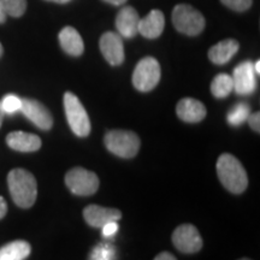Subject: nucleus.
Returning <instances> with one entry per match:
<instances>
[{
  "label": "nucleus",
  "instance_id": "obj_34",
  "mask_svg": "<svg viewBox=\"0 0 260 260\" xmlns=\"http://www.w3.org/2000/svg\"><path fill=\"white\" fill-rule=\"evenodd\" d=\"M4 115H5V113L3 112L2 106H0V126H2V124H3V119H4Z\"/></svg>",
  "mask_w": 260,
  "mask_h": 260
},
{
  "label": "nucleus",
  "instance_id": "obj_10",
  "mask_svg": "<svg viewBox=\"0 0 260 260\" xmlns=\"http://www.w3.org/2000/svg\"><path fill=\"white\" fill-rule=\"evenodd\" d=\"M21 112L39 129L48 130L53 125V118H52L51 112L44 104L38 100L22 99Z\"/></svg>",
  "mask_w": 260,
  "mask_h": 260
},
{
  "label": "nucleus",
  "instance_id": "obj_2",
  "mask_svg": "<svg viewBox=\"0 0 260 260\" xmlns=\"http://www.w3.org/2000/svg\"><path fill=\"white\" fill-rule=\"evenodd\" d=\"M217 175L228 190L234 194H241L248 186V177L242 164L236 157L224 153L217 160Z\"/></svg>",
  "mask_w": 260,
  "mask_h": 260
},
{
  "label": "nucleus",
  "instance_id": "obj_33",
  "mask_svg": "<svg viewBox=\"0 0 260 260\" xmlns=\"http://www.w3.org/2000/svg\"><path fill=\"white\" fill-rule=\"evenodd\" d=\"M47 2L57 3V4H65V3H69L70 0H47Z\"/></svg>",
  "mask_w": 260,
  "mask_h": 260
},
{
  "label": "nucleus",
  "instance_id": "obj_16",
  "mask_svg": "<svg viewBox=\"0 0 260 260\" xmlns=\"http://www.w3.org/2000/svg\"><path fill=\"white\" fill-rule=\"evenodd\" d=\"M6 144L18 152H35L41 147V139L30 133L14 132L6 136Z\"/></svg>",
  "mask_w": 260,
  "mask_h": 260
},
{
  "label": "nucleus",
  "instance_id": "obj_3",
  "mask_svg": "<svg viewBox=\"0 0 260 260\" xmlns=\"http://www.w3.org/2000/svg\"><path fill=\"white\" fill-rule=\"evenodd\" d=\"M104 142L111 153L125 159L134 158L141 145L139 136L128 130H111L105 135Z\"/></svg>",
  "mask_w": 260,
  "mask_h": 260
},
{
  "label": "nucleus",
  "instance_id": "obj_4",
  "mask_svg": "<svg viewBox=\"0 0 260 260\" xmlns=\"http://www.w3.org/2000/svg\"><path fill=\"white\" fill-rule=\"evenodd\" d=\"M64 109L68 123L75 135L86 138L90 133V122L88 113L84 109L80 99L74 93L67 92L64 94Z\"/></svg>",
  "mask_w": 260,
  "mask_h": 260
},
{
  "label": "nucleus",
  "instance_id": "obj_23",
  "mask_svg": "<svg viewBox=\"0 0 260 260\" xmlns=\"http://www.w3.org/2000/svg\"><path fill=\"white\" fill-rule=\"evenodd\" d=\"M0 8L12 17H21L27 9V0H0Z\"/></svg>",
  "mask_w": 260,
  "mask_h": 260
},
{
  "label": "nucleus",
  "instance_id": "obj_12",
  "mask_svg": "<svg viewBox=\"0 0 260 260\" xmlns=\"http://www.w3.org/2000/svg\"><path fill=\"white\" fill-rule=\"evenodd\" d=\"M83 217L90 226L102 228L109 222H118L122 218V212L116 209H109L99 205H89L83 211Z\"/></svg>",
  "mask_w": 260,
  "mask_h": 260
},
{
  "label": "nucleus",
  "instance_id": "obj_5",
  "mask_svg": "<svg viewBox=\"0 0 260 260\" xmlns=\"http://www.w3.org/2000/svg\"><path fill=\"white\" fill-rule=\"evenodd\" d=\"M172 23L176 30L188 37H197L205 28V18L193 6L180 4L172 11Z\"/></svg>",
  "mask_w": 260,
  "mask_h": 260
},
{
  "label": "nucleus",
  "instance_id": "obj_26",
  "mask_svg": "<svg viewBox=\"0 0 260 260\" xmlns=\"http://www.w3.org/2000/svg\"><path fill=\"white\" fill-rule=\"evenodd\" d=\"M119 226H118V223L117 222H109L106 223L105 225L102 226V230H103V236L106 237V239H111L117 234L118 232Z\"/></svg>",
  "mask_w": 260,
  "mask_h": 260
},
{
  "label": "nucleus",
  "instance_id": "obj_6",
  "mask_svg": "<svg viewBox=\"0 0 260 260\" xmlns=\"http://www.w3.org/2000/svg\"><path fill=\"white\" fill-rule=\"evenodd\" d=\"M160 65L153 57H146L136 65L133 74V84L140 92L154 89L160 81Z\"/></svg>",
  "mask_w": 260,
  "mask_h": 260
},
{
  "label": "nucleus",
  "instance_id": "obj_8",
  "mask_svg": "<svg viewBox=\"0 0 260 260\" xmlns=\"http://www.w3.org/2000/svg\"><path fill=\"white\" fill-rule=\"evenodd\" d=\"M172 242L178 251L188 254L199 252L203 248V239L200 233L191 224H182L177 226L172 234Z\"/></svg>",
  "mask_w": 260,
  "mask_h": 260
},
{
  "label": "nucleus",
  "instance_id": "obj_1",
  "mask_svg": "<svg viewBox=\"0 0 260 260\" xmlns=\"http://www.w3.org/2000/svg\"><path fill=\"white\" fill-rule=\"evenodd\" d=\"M12 200L22 209H29L37 201L38 184L35 177L24 169H14L8 176Z\"/></svg>",
  "mask_w": 260,
  "mask_h": 260
},
{
  "label": "nucleus",
  "instance_id": "obj_13",
  "mask_svg": "<svg viewBox=\"0 0 260 260\" xmlns=\"http://www.w3.org/2000/svg\"><path fill=\"white\" fill-rule=\"evenodd\" d=\"M178 118L187 123L201 122L206 117V107L194 98H183L176 106Z\"/></svg>",
  "mask_w": 260,
  "mask_h": 260
},
{
  "label": "nucleus",
  "instance_id": "obj_11",
  "mask_svg": "<svg viewBox=\"0 0 260 260\" xmlns=\"http://www.w3.org/2000/svg\"><path fill=\"white\" fill-rule=\"evenodd\" d=\"M100 51L107 60V63L117 67L124 60V46L121 37L116 32L107 31L100 38Z\"/></svg>",
  "mask_w": 260,
  "mask_h": 260
},
{
  "label": "nucleus",
  "instance_id": "obj_29",
  "mask_svg": "<svg viewBox=\"0 0 260 260\" xmlns=\"http://www.w3.org/2000/svg\"><path fill=\"white\" fill-rule=\"evenodd\" d=\"M154 260H176V258H175L171 253L162 252V253H160V254H158L157 256H155Z\"/></svg>",
  "mask_w": 260,
  "mask_h": 260
},
{
  "label": "nucleus",
  "instance_id": "obj_30",
  "mask_svg": "<svg viewBox=\"0 0 260 260\" xmlns=\"http://www.w3.org/2000/svg\"><path fill=\"white\" fill-rule=\"evenodd\" d=\"M104 2L110 3V4H112V5H123L126 0H104Z\"/></svg>",
  "mask_w": 260,
  "mask_h": 260
},
{
  "label": "nucleus",
  "instance_id": "obj_15",
  "mask_svg": "<svg viewBox=\"0 0 260 260\" xmlns=\"http://www.w3.org/2000/svg\"><path fill=\"white\" fill-rule=\"evenodd\" d=\"M164 27V14L160 10H152L146 17L140 19L139 32L146 39H157L161 35Z\"/></svg>",
  "mask_w": 260,
  "mask_h": 260
},
{
  "label": "nucleus",
  "instance_id": "obj_19",
  "mask_svg": "<svg viewBox=\"0 0 260 260\" xmlns=\"http://www.w3.org/2000/svg\"><path fill=\"white\" fill-rule=\"evenodd\" d=\"M30 252L31 247L27 241H12L0 248V260H25Z\"/></svg>",
  "mask_w": 260,
  "mask_h": 260
},
{
  "label": "nucleus",
  "instance_id": "obj_31",
  "mask_svg": "<svg viewBox=\"0 0 260 260\" xmlns=\"http://www.w3.org/2000/svg\"><path fill=\"white\" fill-rule=\"evenodd\" d=\"M253 67H254L255 74L259 75V73H260V60H256L255 63H253Z\"/></svg>",
  "mask_w": 260,
  "mask_h": 260
},
{
  "label": "nucleus",
  "instance_id": "obj_22",
  "mask_svg": "<svg viewBox=\"0 0 260 260\" xmlns=\"http://www.w3.org/2000/svg\"><path fill=\"white\" fill-rule=\"evenodd\" d=\"M89 260H116L115 246L109 242L99 243L90 252Z\"/></svg>",
  "mask_w": 260,
  "mask_h": 260
},
{
  "label": "nucleus",
  "instance_id": "obj_20",
  "mask_svg": "<svg viewBox=\"0 0 260 260\" xmlns=\"http://www.w3.org/2000/svg\"><path fill=\"white\" fill-rule=\"evenodd\" d=\"M234 90L233 77L228 74H219L214 77L211 83V93L214 98L223 99Z\"/></svg>",
  "mask_w": 260,
  "mask_h": 260
},
{
  "label": "nucleus",
  "instance_id": "obj_21",
  "mask_svg": "<svg viewBox=\"0 0 260 260\" xmlns=\"http://www.w3.org/2000/svg\"><path fill=\"white\" fill-rule=\"evenodd\" d=\"M249 115H251L249 106L247 105L246 103H240L230 110L226 116V119L230 125L239 126L247 121V118H248Z\"/></svg>",
  "mask_w": 260,
  "mask_h": 260
},
{
  "label": "nucleus",
  "instance_id": "obj_7",
  "mask_svg": "<svg viewBox=\"0 0 260 260\" xmlns=\"http://www.w3.org/2000/svg\"><path fill=\"white\" fill-rule=\"evenodd\" d=\"M65 184L71 193L81 197H89L99 189V177L83 168H74L65 176Z\"/></svg>",
  "mask_w": 260,
  "mask_h": 260
},
{
  "label": "nucleus",
  "instance_id": "obj_35",
  "mask_svg": "<svg viewBox=\"0 0 260 260\" xmlns=\"http://www.w3.org/2000/svg\"><path fill=\"white\" fill-rule=\"evenodd\" d=\"M3 56V46H2V44H0V57Z\"/></svg>",
  "mask_w": 260,
  "mask_h": 260
},
{
  "label": "nucleus",
  "instance_id": "obj_24",
  "mask_svg": "<svg viewBox=\"0 0 260 260\" xmlns=\"http://www.w3.org/2000/svg\"><path fill=\"white\" fill-rule=\"evenodd\" d=\"M0 106H2L3 112L6 115H14V113L21 111L22 99L15 94H8L0 100Z\"/></svg>",
  "mask_w": 260,
  "mask_h": 260
},
{
  "label": "nucleus",
  "instance_id": "obj_18",
  "mask_svg": "<svg viewBox=\"0 0 260 260\" xmlns=\"http://www.w3.org/2000/svg\"><path fill=\"white\" fill-rule=\"evenodd\" d=\"M59 42L63 50L73 57H79L83 53L84 44L80 32L73 27H65L59 32Z\"/></svg>",
  "mask_w": 260,
  "mask_h": 260
},
{
  "label": "nucleus",
  "instance_id": "obj_36",
  "mask_svg": "<svg viewBox=\"0 0 260 260\" xmlns=\"http://www.w3.org/2000/svg\"><path fill=\"white\" fill-rule=\"evenodd\" d=\"M240 260H251V259H247V258H243V259H240Z\"/></svg>",
  "mask_w": 260,
  "mask_h": 260
},
{
  "label": "nucleus",
  "instance_id": "obj_25",
  "mask_svg": "<svg viewBox=\"0 0 260 260\" xmlns=\"http://www.w3.org/2000/svg\"><path fill=\"white\" fill-rule=\"evenodd\" d=\"M220 2L234 11L243 12L251 8L253 0H220Z\"/></svg>",
  "mask_w": 260,
  "mask_h": 260
},
{
  "label": "nucleus",
  "instance_id": "obj_32",
  "mask_svg": "<svg viewBox=\"0 0 260 260\" xmlns=\"http://www.w3.org/2000/svg\"><path fill=\"white\" fill-rule=\"evenodd\" d=\"M5 21H6V15H5V12L2 10V8H0V23H4Z\"/></svg>",
  "mask_w": 260,
  "mask_h": 260
},
{
  "label": "nucleus",
  "instance_id": "obj_9",
  "mask_svg": "<svg viewBox=\"0 0 260 260\" xmlns=\"http://www.w3.org/2000/svg\"><path fill=\"white\" fill-rule=\"evenodd\" d=\"M232 77L234 90L239 95H249V94H252L255 90V71L252 61L246 60L237 65Z\"/></svg>",
  "mask_w": 260,
  "mask_h": 260
},
{
  "label": "nucleus",
  "instance_id": "obj_17",
  "mask_svg": "<svg viewBox=\"0 0 260 260\" xmlns=\"http://www.w3.org/2000/svg\"><path fill=\"white\" fill-rule=\"evenodd\" d=\"M239 51V42L234 39H225L210 48L209 58L217 65L226 64Z\"/></svg>",
  "mask_w": 260,
  "mask_h": 260
},
{
  "label": "nucleus",
  "instance_id": "obj_14",
  "mask_svg": "<svg viewBox=\"0 0 260 260\" xmlns=\"http://www.w3.org/2000/svg\"><path fill=\"white\" fill-rule=\"evenodd\" d=\"M140 17L138 11L132 6H125L118 12L116 18V27L119 35L125 39L134 38L139 32Z\"/></svg>",
  "mask_w": 260,
  "mask_h": 260
},
{
  "label": "nucleus",
  "instance_id": "obj_27",
  "mask_svg": "<svg viewBox=\"0 0 260 260\" xmlns=\"http://www.w3.org/2000/svg\"><path fill=\"white\" fill-rule=\"evenodd\" d=\"M247 121H248L249 125H251V128L254 130V132L256 133L260 132V113L259 112L249 115L248 118H247Z\"/></svg>",
  "mask_w": 260,
  "mask_h": 260
},
{
  "label": "nucleus",
  "instance_id": "obj_28",
  "mask_svg": "<svg viewBox=\"0 0 260 260\" xmlns=\"http://www.w3.org/2000/svg\"><path fill=\"white\" fill-rule=\"evenodd\" d=\"M6 212H8V205L3 197H0V219L4 218Z\"/></svg>",
  "mask_w": 260,
  "mask_h": 260
}]
</instances>
